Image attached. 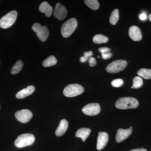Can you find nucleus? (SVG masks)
<instances>
[{
	"mask_svg": "<svg viewBox=\"0 0 151 151\" xmlns=\"http://www.w3.org/2000/svg\"><path fill=\"white\" fill-rule=\"evenodd\" d=\"M139 105V101L136 98L132 97H124L117 100L115 106L116 108L122 110L134 109Z\"/></svg>",
	"mask_w": 151,
	"mask_h": 151,
	"instance_id": "1",
	"label": "nucleus"
},
{
	"mask_svg": "<svg viewBox=\"0 0 151 151\" xmlns=\"http://www.w3.org/2000/svg\"><path fill=\"white\" fill-rule=\"evenodd\" d=\"M77 27V21L72 18L63 24L61 28V35L63 37L68 38L71 35Z\"/></svg>",
	"mask_w": 151,
	"mask_h": 151,
	"instance_id": "2",
	"label": "nucleus"
},
{
	"mask_svg": "<svg viewBox=\"0 0 151 151\" xmlns=\"http://www.w3.org/2000/svg\"><path fill=\"white\" fill-rule=\"evenodd\" d=\"M35 141V137L32 134H24L19 136L14 142V145L18 148H23L31 145Z\"/></svg>",
	"mask_w": 151,
	"mask_h": 151,
	"instance_id": "3",
	"label": "nucleus"
},
{
	"mask_svg": "<svg viewBox=\"0 0 151 151\" xmlns=\"http://www.w3.org/2000/svg\"><path fill=\"white\" fill-rule=\"evenodd\" d=\"M17 17V11H12L0 19V27L6 29L12 26L16 22Z\"/></svg>",
	"mask_w": 151,
	"mask_h": 151,
	"instance_id": "4",
	"label": "nucleus"
},
{
	"mask_svg": "<svg viewBox=\"0 0 151 151\" xmlns=\"http://www.w3.org/2000/svg\"><path fill=\"white\" fill-rule=\"evenodd\" d=\"M84 91V87L80 84H70L68 85L64 88L63 94L65 97H72L80 95Z\"/></svg>",
	"mask_w": 151,
	"mask_h": 151,
	"instance_id": "5",
	"label": "nucleus"
},
{
	"mask_svg": "<svg viewBox=\"0 0 151 151\" xmlns=\"http://www.w3.org/2000/svg\"><path fill=\"white\" fill-rule=\"evenodd\" d=\"M127 65V62L124 60H117L107 65L106 70L110 73H119L124 70Z\"/></svg>",
	"mask_w": 151,
	"mask_h": 151,
	"instance_id": "6",
	"label": "nucleus"
},
{
	"mask_svg": "<svg viewBox=\"0 0 151 151\" xmlns=\"http://www.w3.org/2000/svg\"><path fill=\"white\" fill-rule=\"evenodd\" d=\"M32 28L42 42H44L47 40L49 35V31L47 27L42 26L40 24L36 23L33 25Z\"/></svg>",
	"mask_w": 151,
	"mask_h": 151,
	"instance_id": "7",
	"label": "nucleus"
},
{
	"mask_svg": "<svg viewBox=\"0 0 151 151\" xmlns=\"http://www.w3.org/2000/svg\"><path fill=\"white\" fill-rule=\"evenodd\" d=\"M100 105L97 103H89L84 106L82 109L84 114L89 116L97 115L100 113Z\"/></svg>",
	"mask_w": 151,
	"mask_h": 151,
	"instance_id": "8",
	"label": "nucleus"
},
{
	"mask_svg": "<svg viewBox=\"0 0 151 151\" xmlns=\"http://www.w3.org/2000/svg\"><path fill=\"white\" fill-rule=\"evenodd\" d=\"M17 120L21 123H28L32 119L33 115L31 111L28 109H24L17 111L15 114Z\"/></svg>",
	"mask_w": 151,
	"mask_h": 151,
	"instance_id": "9",
	"label": "nucleus"
},
{
	"mask_svg": "<svg viewBox=\"0 0 151 151\" xmlns=\"http://www.w3.org/2000/svg\"><path fill=\"white\" fill-rule=\"evenodd\" d=\"M67 14V11L65 7L60 3H57L54 12L55 17L60 20H62L66 17Z\"/></svg>",
	"mask_w": 151,
	"mask_h": 151,
	"instance_id": "10",
	"label": "nucleus"
},
{
	"mask_svg": "<svg viewBox=\"0 0 151 151\" xmlns=\"http://www.w3.org/2000/svg\"><path fill=\"white\" fill-rule=\"evenodd\" d=\"M108 139L109 136L108 133L105 132H99L97 140V150H101L104 148L108 142Z\"/></svg>",
	"mask_w": 151,
	"mask_h": 151,
	"instance_id": "11",
	"label": "nucleus"
},
{
	"mask_svg": "<svg viewBox=\"0 0 151 151\" xmlns=\"http://www.w3.org/2000/svg\"><path fill=\"white\" fill-rule=\"evenodd\" d=\"M132 127L127 129H119L116 133V141L118 143L121 142L127 139L132 133Z\"/></svg>",
	"mask_w": 151,
	"mask_h": 151,
	"instance_id": "12",
	"label": "nucleus"
},
{
	"mask_svg": "<svg viewBox=\"0 0 151 151\" xmlns=\"http://www.w3.org/2000/svg\"><path fill=\"white\" fill-rule=\"evenodd\" d=\"M129 35L132 40L139 41L142 39V34L139 28L136 26H132L129 29Z\"/></svg>",
	"mask_w": 151,
	"mask_h": 151,
	"instance_id": "13",
	"label": "nucleus"
},
{
	"mask_svg": "<svg viewBox=\"0 0 151 151\" xmlns=\"http://www.w3.org/2000/svg\"><path fill=\"white\" fill-rule=\"evenodd\" d=\"M35 90L33 86H28L26 88L22 89L16 94V97L18 99H23L32 94Z\"/></svg>",
	"mask_w": 151,
	"mask_h": 151,
	"instance_id": "14",
	"label": "nucleus"
},
{
	"mask_svg": "<svg viewBox=\"0 0 151 151\" xmlns=\"http://www.w3.org/2000/svg\"><path fill=\"white\" fill-rule=\"evenodd\" d=\"M68 122L65 119H63L60 122L59 126L55 131V134L58 137H60L64 134L68 128Z\"/></svg>",
	"mask_w": 151,
	"mask_h": 151,
	"instance_id": "15",
	"label": "nucleus"
},
{
	"mask_svg": "<svg viewBox=\"0 0 151 151\" xmlns=\"http://www.w3.org/2000/svg\"><path fill=\"white\" fill-rule=\"evenodd\" d=\"M39 10L41 12L45 14V15L48 17L51 16L53 11L52 7L46 1L41 3L39 7Z\"/></svg>",
	"mask_w": 151,
	"mask_h": 151,
	"instance_id": "16",
	"label": "nucleus"
},
{
	"mask_svg": "<svg viewBox=\"0 0 151 151\" xmlns=\"http://www.w3.org/2000/svg\"><path fill=\"white\" fill-rule=\"evenodd\" d=\"M91 133V130L88 128H80L77 130L75 134L76 137L81 138L83 142H85Z\"/></svg>",
	"mask_w": 151,
	"mask_h": 151,
	"instance_id": "17",
	"label": "nucleus"
},
{
	"mask_svg": "<svg viewBox=\"0 0 151 151\" xmlns=\"http://www.w3.org/2000/svg\"><path fill=\"white\" fill-rule=\"evenodd\" d=\"M57 63L56 58L53 55H50L45 60L42 62L44 67H47L55 65Z\"/></svg>",
	"mask_w": 151,
	"mask_h": 151,
	"instance_id": "18",
	"label": "nucleus"
},
{
	"mask_svg": "<svg viewBox=\"0 0 151 151\" xmlns=\"http://www.w3.org/2000/svg\"><path fill=\"white\" fill-rule=\"evenodd\" d=\"M137 74L139 76L145 79H151V69L141 68L138 70Z\"/></svg>",
	"mask_w": 151,
	"mask_h": 151,
	"instance_id": "19",
	"label": "nucleus"
},
{
	"mask_svg": "<svg viewBox=\"0 0 151 151\" xmlns=\"http://www.w3.org/2000/svg\"><path fill=\"white\" fill-rule=\"evenodd\" d=\"M108 38L107 37L101 34L96 35L93 38V42L94 43L100 44L108 42Z\"/></svg>",
	"mask_w": 151,
	"mask_h": 151,
	"instance_id": "20",
	"label": "nucleus"
},
{
	"mask_svg": "<svg viewBox=\"0 0 151 151\" xmlns=\"http://www.w3.org/2000/svg\"><path fill=\"white\" fill-rule=\"evenodd\" d=\"M23 65V63L22 60H18L12 68L11 70L12 74H16L18 73L22 69Z\"/></svg>",
	"mask_w": 151,
	"mask_h": 151,
	"instance_id": "21",
	"label": "nucleus"
},
{
	"mask_svg": "<svg viewBox=\"0 0 151 151\" xmlns=\"http://www.w3.org/2000/svg\"><path fill=\"white\" fill-rule=\"evenodd\" d=\"M119 10L118 9L114 10L111 13L110 17V22L111 24L115 25L119 21Z\"/></svg>",
	"mask_w": 151,
	"mask_h": 151,
	"instance_id": "22",
	"label": "nucleus"
},
{
	"mask_svg": "<svg viewBox=\"0 0 151 151\" xmlns=\"http://www.w3.org/2000/svg\"><path fill=\"white\" fill-rule=\"evenodd\" d=\"M84 2L89 8L94 10L98 9L100 6V4L97 0H85Z\"/></svg>",
	"mask_w": 151,
	"mask_h": 151,
	"instance_id": "23",
	"label": "nucleus"
},
{
	"mask_svg": "<svg viewBox=\"0 0 151 151\" xmlns=\"http://www.w3.org/2000/svg\"><path fill=\"white\" fill-rule=\"evenodd\" d=\"M133 87L135 89H138L142 86L143 81L142 79L140 76H136L133 81Z\"/></svg>",
	"mask_w": 151,
	"mask_h": 151,
	"instance_id": "24",
	"label": "nucleus"
},
{
	"mask_svg": "<svg viewBox=\"0 0 151 151\" xmlns=\"http://www.w3.org/2000/svg\"><path fill=\"white\" fill-rule=\"evenodd\" d=\"M124 84V81L121 78H118L113 80L111 82L112 86L115 87H120Z\"/></svg>",
	"mask_w": 151,
	"mask_h": 151,
	"instance_id": "25",
	"label": "nucleus"
},
{
	"mask_svg": "<svg viewBox=\"0 0 151 151\" xmlns=\"http://www.w3.org/2000/svg\"><path fill=\"white\" fill-rule=\"evenodd\" d=\"M89 65L91 67H93L95 66L97 64L96 59L94 57H91L89 60Z\"/></svg>",
	"mask_w": 151,
	"mask_h": 151,
	"instance_id": "26",
	"label": "nucleus"
},
{
	"mask_svg": "<svg viewBox=\"0 0 151 151\" xmlns=\"http://www.w3.org/2000/svg\"><path fill=\"white\" fill-rule=\"evenodd\" d=\"M99 51L101 52L102 54L103 53H107V52H110L111 51V49L107 47H100L99 48Z\"/></svg>",
	"mask_w": 151,
	"mask_h": 151,
	"instance_id": "27",
	"label": "nucleus"
},
{
	"mask_svg": "<svg viewBox=\"0 0 151 151\" xmlns=\"http://www.w3.org/2000/svg\"><path fill=\"white\" fill-rule=\"evenodd\" d=\"M112 53L110 52H107V53H103V54H102V58L104 60L109 59V58H111V57H112Z\"/></svg>",
	"mask_w": 151,
	"mask_h": 151,
	"instance_id": "28",
	"label": "nucleus"
},
{
	"mask_svg": "<svg viewBox=\"0 0 151 151\" xmlns=\"http://www.w3.org/2000/svg\"><path fill=\"white\" fill-rule=\"evenodd\" d=\"M139 19H140L141 20L145 21L147 19V16L145 13H143L141 14L139 16Z\"/></svg>",
	"mask_w": 151,
	"mask_h": 151,
	"instance_id": "29",
	"label": "nucleus"
},
{
	"mask_svg": "<svg viewBox=\"0 0 151 151\" xmlns=\"http://www.w3.org/2000/svg\"><path fill=\"white\" fill-rule=\"evenodd\" d=\"M84 56L87 57L89 58V57H91L93 55V52L92 51L85 52L84 53Z\"/></svg>",
	"mask_w": 151,
	"mask_h": 151,
	"instance_id": "30",
	"label": "nucleus"
},
{
	"mask_svg": "<svg viewBox=\"0 0 151 151\" xmlns=\"http://www.w3.org/2000/svg\"><path fill=\"white\" fill-rule=\"evenodd\" d=\"M88 59V58L85 56L81 57L80 58V61L81 63H84L86 62V60Z\"/></svg>",
	"mask_w": 151,
	"mask_h": 151,
	"instance_id": "31",
	"label": "nucleus"
},
{
	"mask_svg": "<svg viewBox=\"0 0 151 151\" xmlns=\"http://www.w3.org/2000/svg\"><path fill=\"white\" fill-rule=\"evenodd\" d=\"M130 151H147V150L143 148H139L134 149V150H131Z\"/></svg>",
	"mask_w": 151,
	"mask_h": 151,
	"instance_id": "32",
	"label": "nucleus"
},
{
	"mask_svg": "<svg viewBox=\"0 0 151 151\" xmlns=\"http://www.w3.org/2000/svg\"><path fill=\"white\" fill-rule=\"evenodd\" d=\"M149 19L150 20V21L151 22V14L149 15Z\"/></svg>",
	"mask_w": 151,
	"mask_h": 151,
	"instance_id": "33",
	"label": "nucleus"
},
{
	"mask_svg": "<svg viewBox=\"0 0 151 151\" xmlns=\"http://www.w3.org/2000/svg\"><path fill=\"white\" fill-rule=\"evenodd\" d=\"M134 87H133V86H132V88H133Z\"/></svg>",
	"mask_w": 151,
	"mask_h": 151,
	"instance_id": "34",
	"label": "nucleus"
},
{
	"mask_svg": "<svg viewBox=\"0 0 151 151\" xmlns=\"http://www.w3.org/2000/svg\"><path fill=\"white\" fill-rule=\"evenodd\" d=\"M98 58H100V56H98Z\"/></svg>",
	"mask_w": 151,
	"mask_h": 151,
	"instance_id": "35",
	"label": "nucleus"
}]
</instances>
